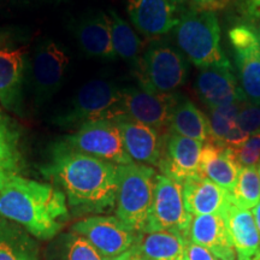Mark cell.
<instances>
[{"instance_id": "6da1fadb", "label": "cell", "mask_w": 260, "mask_h": 260, "mask_svg": "<svg viewBox=\"0 0 260 260\" xmlns=\"http://www.w3.org/2000/svg\"><path fill=\"white\" fill-rule=\"evenodd\" d=\"M45 175L59 184L76 216L115 207L118 165L56 145Z\"/></svg>"}, {"instance_id": "7a4b0ae2", "label": "cell", "mask_w": 260, "mask_h": 260, "mask_svg": "<svg viewBox=\"0 0 260 260\" xmlns=\"http://www.w3.org/2000/svg\"><path fill=\"white\" fill-rule=\"evenodd\" d=\"M0 216L23 228L35 239L57 235L69 219L67 197L48 183L15 176L0 188Z\"/></svg>"}, {"instance_id": "3957f363", "label": "cell", "mask_w": 260, "mask_h": 260, "mask_svg": "<svg viewBox=\"0 0 260 260\" xmlns=\"http://www.w3.org/2000/svg\"><path fill=\"white\" fill-rule=\"evenodd\" d=\"M177 50L199 69L228 60L220 48V27L213 10L189 9L174 28Z\"/></svg>"}, {"instance_id": "277c9868", "label": "cell", "mask_w": 260, "mask_h": 260, "mask_svg": "<svg viewBox=\"0 0 260 260\" xmlns=\"http://www.w3.org/2000/svg\"><path fill=\"white\" fill-rule=\"evenodd\" d=\"M158 174L152 167L138 162L118 165L116 217L134 232H146L153 204Z\"/></svg>"}, {"instance_id": "5b68a950", "label": "cell", "mask_w": 260, "mask_h": 260, "mask_svg": "<svg viewBox=\"0 0 260 260\" xmlns=\"http://www.w3.org/2000/svg\"><path fill=\"white\" fill-rule=\"evenodd\" d=\"M135 74L140 86L155 93L175 94L187 81V59L167 42L154 41L146 48Z\"/></svg>"}, {"instance_id": "8992f818", "label": "cell", "mask_w": 260, "mask_h": 260, "mask_svg": "<svg viewBox=\"0 0 260 260\" xmlns=\"http://www.w3.org/2000/svg\"><path fill=\"white\" fill-rule=\"evenodd\" d=\"M123 89L107 80L96 79L84 83L71 100L70 107L59 119L64 125H82L98 119L124 117L122 107Z\"/></svg>"}, {"instance_id": "52a82bcc", "label": "cell", "mask_w": 260, "mask_h": 260, "mask_svg": "<svg viewBox=\"0 0 260 260\" xmlns=\"http://www.w3.org/2000/svg\"><path fill=\"white\" fill-rule=\"evenodd\" d=\"M60 144L80 153L92 155L116 165L133 162L124 149L121 130L115 121L110 119L84 123L80 125L75 134L67 136Z\"/></svg>"}, {"instance_id": "ba28073f", "label": "cell", "mask_w": 260, "mask_h": 260, "mask_svg": "<svg viewBox=\"0 0 260 260\" xmlns=\"http://www.w3.org/2000/svg\"><path fill=\"white\" fill-rule=\"evenodd\" d=\"M190 222L191 216L184 205L182 183L158 175L145 233L172 232L188 239Z\"/></svg>"}, {"instance_id": "9c48e42d", "label": "cell", "mask_w": 260, "mask_h": 260, "mask_svg": "<svg viewBox=\"0 0 260 260\" xmlns=\"http://www.w3.org/2000/svg\"><path fill=\"white\" fill-rule=\"evenodd\" d=\"M74 233L86 239L100 254L112 260L132 249L140 234L116 216L94 214L79 220L71 228Z\"/></svg>"}, {"instance_id": "30bf717a", "label": "cell", "mask_w": 260, "mask_h": 260, "mask_svg": "<svg viewBox=\"0 0 260 260\" xmlns=\"http://www.w3.org/2000/svg\"><path fill=\"white\" fill-rule=\"evenodd\" d=\"M178 94H161L145 87L123 88L122 107L124 117L152 126L159 133H168Z\"/></svg>"}, {"instance_id": "8fae6325", "label": "cell", "mask_w": 260, "mask_h": 260, "mask_svg": "<svg viewBox=\"0 0 260 260\" xmlns=\"http://www.w3.org/2000/svg\"><path fill=\"white\" fill-rule=\"evenodd\" d=\"M68 65V53L57 42L45 40L39 45L31 61V83L37 102H46L59 90Z\"/></svg>"}, {"instance_id": "7c38bea8", "label": "cell", "mask_w": 260, "mask_h": 260, "mask_svg": "<svg viewBox=\"0 0 260 260\" xmlns=\"http://www.w3.org/2000/svg\"><path fill=\"white\" fill-rule=\"evenodd\" d=\"M229 39L235 51L242 92L247 102L260 106V39L246 25L234 27Z\"/></svg>"}, {"instance_id": "4fadbf2b", "label": "cell", "mask_w": 260, "mask_h": 260, "mask_svg": "<svg viewBox=\"0 0 260 260\" xmlns=\"http://www.w3.org/2000/svg\"><path fill=\"white\" fill-rule=\"evenodd\" d=\"M203 145L204 142L198 140L165 133L161 158L158 165L161 175L180 183L199 175Z\"/></svg>"}, {"instance_id": "5bb4252c", "label": "cell", "mask_w": 260, "mask_h": 260, "mask_svg": "<svg viewBox=\"0 0 260 260\" xmlns=\"http://www.w3.org/2000/svg\"><path fill=\"white\" fill-rule=\"evenodd\" d=\"M195 86L201 102L209 109L247 102L241 86L234 76L229 59L200 69Z\"/></svg>"}, {"instance_id": "9a60e30c", "label": "cell", "mask_w": 260, "mask_h": 260, "mask_svg": "<svg viewBox=\"0 0 260 260\" xmlns=\"http://www.w3.org/2000/svg\"><path fill=\"white\" fill-rule=\"evenodd\" d=\"M126 9L136 30L149 39L160 38L174 30L180 18L171 0H128Z\"/></svg>"}, {"instance_id": "2e32d148", "label": "cell", "mask_w": 260, "mask_h": 260, "mask_svg": "<svg viewBox=\"0 0 260 260\" xmlns=\"http://www.w3.org/2000/svg\"><path fill=\"white\" fill-rule=\"evenodd\" d=\"M121 130L124 149L133 162L158 167L161 158L164 136L152 126L136 122L128 117L115 119Z\"/></svg>"}, {"instance_id": "e0dca14e", "label": "cell", "mask_w": 260, "mask_h": 260, "mask_svg": "<svg viewBox=\"0 0 260 260\" xmlns=\"http://www.w3.org/2000/svg\"><path fill=\"white\" fill-rule=\"evenodd\" d=\"M188 240L209 249L217 259L236 260L232 236L224 217L219 214L191 217Z\"/></svg>"}, {"instance_id": "ac0fdd59", "label": "cell", "mask_w": 260, "mask_h": 260, "mask_svg": "<svg viewBox=\"0 0 260 260\" xmlns=\"http://www.w3.org/2000/svg\"><path fill=\"white\" fill-rule=\"evenodd\" d=\"M182 188L184 205L191 217L205 214L224 216L232 204L229 191L201 175L188 178L182 183Z\"/></svg>"}, {"instance_id": "d6986e66", "label": "cell", "mask_w": 260, "mask_h": 260, "mask_svg": "<svg viewBox=\"0 0 260 260\" xmlns=\"http://www.w3.org/2000/svg\"><path fill=\"white\" fill-rule=\"evenodd\" d=\"M24 70L22 48H0V106L8 111H22Z\"/></svg>"}, {"instance_id": "ffe728a7", "label": "cell", "mask_w": 260, "mask_h": 260, "mask_svg": "<svg viewBox=\"0 0 260 260\" xmlns=\"http://www.w3.org/2000/svg\"><path fill=\"white\" fill-rule=\"evenodd\" d=\"M241 167L234 158L232 148L213 141L204 142L200 154L199 175L209 178L226 191L235 187Z\"/></svg>"}, {"instance_id": "44dd1931", "label": "cell", "mask_w": 260, "mask_h": 260, "mask_svg": "<svg viewBox=\"0 0 260 260\" xmlns=\"http://www.w3.org/2000/svg\"><path fill=\"white\" fill-rule=\"evenodd\" d=\"M223 217L232 236L236 259L254 260L260 253V236L253 213L230 204Z\"/></svg>"}, {"instance_id": "7402d4cb", "label": "cell", "mask_w": 260, "mask_h": 260, "mask_svg": "<svg viewBox=\"0 0 260 260\" xmlns=\"http://www.w3.org/2000/svg\"><path fill=\"white\" fill-rule=\"evenodd\" d=\"M76 39L81 50L88 57L98 59H115L112 46L111 21L104 12L83 18L76 27Z\"/></svg>"}, {"instance_id": "603a6c76", "label": "cell", "mask_w": 260, "mask_h": 260, "mask_svg": "<svg viewBox=\"0 0 260 260\" xmlns=\"http://www.w3.org/2000/svg\"><path fill=\"white\" fill-rule=\"evenodd\" d=\"M23 168L21 130L0 106V188L12 177L21 176Z\"/></svg>"}, {"instance_id": "cb8c5ba5", "label": "cell", "mask_w": 260, "mask_h": 260, "mask_svg": "<svg viewBox=\"0 0 260 260\" xmlns=\"http://www.w3.org/2000/svg\"><path fill=\"white\" fill-rule=\"evenodd\" d=\"M188 239L172 232L140 234L134 248L141 260H188Z\"/></svg>"}, {"instance_id": "d4e9b609", "label": "cell", "mask_w": 260, "mask_h": 260, "mask_svg": "<svg viewBox=\"0 0 260 260\" xmlns=\"http://www.w3.org/2000/svg\"><path fill=\"white\" fill-rule=\"evenodd\" d=\"M0 260H40L34 237L4 217L0 218Z\"/></svg>"}, {"instance_id": "484cf974", "label": "cell", "mask_w": 260, "mask_h": 260, "mask_svg": "<svg viewBox=\"0 0 260 260\" xmlns=\"http://www.w3.org/2000/svg\"><path fill=\"white\" fill-rule=\"evenodd\" d=\"M168 133L206 142L210 140L209 121L189 99L180 96L172 111Z\"/></svg>"}, {"instance_id": "4316f807", "label": "cell", "mask_w": 260, "mask_h": 260, "mask_svg": "<svg viewBox=\"0 0 260 260\" xmlns=\"http://www.w3.org/2000/svg\"><path fill=\"white\" fill-rule=\"evenodd\" d=\"M109 17L111 21L112 46L116 57L126 61L136 70L144 54V42L118 12L111 10Z\"/></svg>"}, {"instance_id": "83f0119b", "label": "cell", "mask_w": 260, "mask_h": 260, "mask_svg": "<svg viewBox=\"0 0 260 260\" xmlns=\"http://www.w3.org/2000/svg\"><path fill=\"white\" fill-rule=\"evenodd\" d=\"M230 201L243 210H251L260 201V182L256 165L245 167L240 170L236 184L229 191Z\"/></svg>"}, {"instance_id": "f1b7e54d", "label": "cell", "mask_w": 260, "mask_h": 260, "mask_svg": "<svg viewBox=\"0 0 260 260\" xmlns=\"http://www.w3.org/2000/svg\"><path fill=\"white\" fill-rule=\"evenodd\" d=\"M247 102L229 104V105L218 106V107H211L209 117L210 125V140L209 141L218 142L222 140L226 133L229 132L233 126L236 125V118L239 115L240 110L243 106V104Z\"/></svg>"}, {"instance_id": "f546056e", "label": "cell", "mask_w": 260, "mask_h": 260, "mask_svg": "<svg viewBox=\"0 0 260 260\" xmlns=\"http://www.w3.org/2000/svg\"><path fill=\"white\" fill-rule=\"evenodd\" d=\"M63 240L61 260H109L76 233H69Z\"/></svg>"}, {"instance_id": "4dcf8cb0", "label": "cell", "mask_w": 260, "mask_h": 260, "mask_svg": "<svg viewBox=\"0 0 260 260\" xmlns=\"http://www.w3.org/2000/svg\"><path fill=\"white\" fill-rule=\"evenodd\" d=\"M234 158L241 168L253 167L260 160V132L249 136L242 147L232 149Z\"/></svg>"}, {"instance_id": "1f68e13d", "label": "cell", "mask_w": 260, "mask_h": 260, "mask_svg": "<svg viewBox=\"0 0 260 260\" xmlns=\"http://www.w3.org/2000/svg\"><path fill=\"white\" fill-rule=\"evenodd\" d=\"M236 125L248 133L249 135L260 132V106L245 103L236 118Z\"/></svg>"}, {"instance_id": "d6a6232c", "label": "cell", "mask_w": 260, "mask_h": 260, "mask_svg": "<svg viewBox=\"0 0 260 260\" xmlns=\"http://www.w3.org/2000/svg\"><path fill=\"white\" fill-rule=\"evenodd\" d=\"M249 136L251 135H249L248 133H246L245 130L240 128V126L235 125L226 133V135L220 140L218 145L223 146V147L236 149L242 147V146L247 142V140L249 139Z\"/></svg>"}, {"instance_id": "836d02e7", "label": "cell", "mask_w": 260, "mask_h": 260, "mask_svg": "<svg viewBox=\"0 0 260 260\" xmlns=\"http://www.w3.org/2000/svg\"><path fill=\"white\" fill-rule=\"evenodd\" d=\"M187 251H188V260H218L211 253L209 249L204 248L197 243L190 242L188 240L187 243Z\"/></svg>"}, {"instance_id": "e575fe53", "label": "cell", "mask_w": 260, "mask_h": 260, "mask_svg": "<svg viewBox=\"0 0 260 260\" xmlns=\"http://www.w3.org/2000/svg\"><path fill=\"white\" fill-rule=\"evenodd\" d=\"M172 3H186L194 6V9L212 10L214 6L222 5L223 0H171Z\"/></svg>"}, {"instance_id": "d590c367", "label": "cell", "mask_w": 260, "mask_h": 260, "mask_svg": "<svg viewBox=\"0 0 260 260\" xmlns=\"http://www.w3.org/2000/svg\"><path fill=\"white\" fill-rule=\"evenodd\" d=\"M112 260H141V259H140L138 252H136L134 247H133L132 249H129V251L123 253L122 255L117 256V258L112 259Z\"/></svg>"}, {"instance_id": "8d00e7d4", "label": "cell", "mask_w": 260, "mask_h": 260, "mask_svg": "<svg viewBox=\"0 0 260 260\" xmlns=\"http://www.w3.org/2000/svg\"><path fill=\"white\" fill-rule=\"evenodd\" d=\"M248 9L253 16L260 18V0H248Z\"/></svg>"}, {"instance_id": "74e56055", "label": "cell", "mask_w": 260, "mask_h": 260, "mask_svg": "<svg viewBox=\"0 0 260 260\" xmlns=\"http://www.w3.org/2000/svg\"><path fill=\"white\" fill-rule=\"evenodd\" d=\"M252 213H253V217H254L256 228H258L259 236H260V201H259L258 205H256L255 207H253V209H252Z\"/></svg>"}, {"instance_id": "f35d334b", "label": "cell", "mask_w": 260, "mask_h": 260, "mask_svg": "<svg viewBox=\"0 0 260 260\" xmlns=\"http://www.w3.org/2000/svg\"><path fill=\"white\" fill-rule=\"evenodd\" d=\"M256 171H258V176H259V182H260V160L258 164H256Z\"/></svg>"}, {"instance_id": "ab89813d", "label": "cell", "mask_w": 260, "mask_h": 260, "mask_svg": "<svg viewBox=\"0 0 260 260\" xmlns=\"http://www.w3.org/2000/svg\"><path fill=\"white\" fill-rule=\"evenodd\" d=\"M2 44H3V37L0 35V48H2Z\"/></svg>"}, {"instance_id": "60d3db41", "label": "cell", "mask_w": 260, "mask_h": 260, "mask_svg": "<svg viewBox=\"0 0 260 260\" xmlns=\"http://www.w3.org/2000/svg\"><path fill=\"white\" fill-rule=\"evenodd\" d=\"M254 260H260V253H259V255H258V256H256V258H255Z\"/></svg>"}]
</instances>
